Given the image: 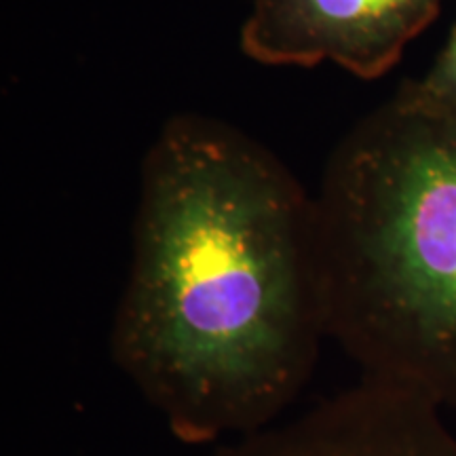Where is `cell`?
<instances>
[{"label": "cell", "mask_w": 456, "mask_h": 456, "mask_svg": "<svg viewBox=\"0 0 456 456\" xmlns=\"http://www.w3.org/2000/svg\"><path fill=\"white\" fill-rule=\"evenodd\" d=\"M110 357L188 446L277 423L328 338L315 197L269 148L199 114L140 169Z\"/></svg>", "instance_id": "obj_1"}, {"label": "cell", "mask_w": 456, "mask_h": 456, "mask_svg": "<svg viewBox=\"0 0 456 456\" xmlns=\"http://www.w3.org/2000/svg\"><path fill=\"white\" fill-rule=\"evenodd\" d=\"M313 197L328 338L362 379L456 419V106L403 83Z\"/></svg>", "instance_id": "obj_2"}, {"label": "cell", "mask_w": 456, "mask_h": 456, "mask_svg": "<svg viewBox=\"0 0 456 456\" xmlns=\"http://www.w3.org/2000/svg\"><path fill=\"white\" fill-rule=\"evenodd\" d=\"M444 0H252L239 47L265 66L332 61L372 81L402 60Z\"/></svg>", "instance_id": "obj_3"}, {"label": "cell", "mask_w": 456, "mask_h": 456, "mask_svg": "<svg viewBox=\"0 0 456 456\" xmlns=\"http://www.w3.org/2000/svg\"><path fill=\"white\" fill-rule=\"evenodd\" d=\"M209 456H456V433L425 399L362 379Z\"/></svg>", "instance_id": "obj_4"}, {"label": "cell", "mask_w": 456, "mask_h": 456, "mask_svg": "<svg viewBox=\"0 0 456 456\" xmlns=\"http://www.w3.org/2000/svg\"><path fill=\"white\" fill-rule=\"evenodd\" d=\"M416 94L427 100L456 106V24L450 32L448 43L436 57L433 66L419 81H410Z\"/></svg>", "instance_id": "obj_5"}]
</instances>
